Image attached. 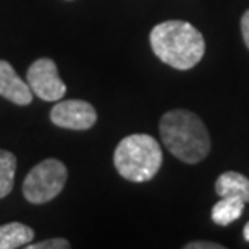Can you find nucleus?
I'll return each instance as SVG.
<instances>
[{
  "mask_svg": "<svg viewBox=\"0 0 249 249\" xmlns=\"http://www.w3.org/2000/svg\"><path fill=\"white\" fill-rule=\"evenodd\" d=\"M245 201L240 197H220L215 206L212 207V220L213 223L220 227H227L230 225L231 222L238 220L241 217L243 211H245Z\"/></svg>",
  "mask_w": 249,
  "mask_h": 249,
  "instance_id": "nucleus-10",
  "label": "nucleus"
},
{
  "mask_svg": "<svg viewBox=\"0 0 249 249\" xmlns=\"http://www.w3.org/2000/svg\"><path fill=\"white\" fill-rule=\"evenodd\" d=\"M34 240V230L19 222L0 225V249H17Z\"/></svg>",
  "mask_w": 249,
  "mask_h": 249,
  "instance_id": "nucleus-9",
  "label": "nucleus"
},
{
  "mask_svg": "<svg viewBox=\"0 0 249 249\" xmlns=\"http://www.w3.org/2000/svg\"><path fill=\"white\" fill-rule=\"evenodd\" d=\"M67 167L57 159H46L31 168L23 183V196L31 204H46L63 191Z\"/></svg>",
  "mask_w": 249,
  "mask_h": 249,
  "instance_id": "nucleus-4",
  "label": "nucleus"
},
{
  "mask_svg": "<svg viewBox=\"0 0 249 249\" xmlns=\"http://www.w3.org/2000/svg\"><path fill=\"white\" fill-rule=\"evenodd\" d=\"M215 193L220 197H240L249 202V180L238 172H225L217 178Z\"/></svg>",
  "mask_w": 249,
  "mask_h": 249,
  "instance_id": "nucleus-8",
  "label": "nucleus"
},
{
  "mask_svg": "<svg viewBox=\"0 0 249 249\" xmlns=\"http://www.w3.org/2000/svg\"><path fill=\"white\" fill-rule=\"evenodd\" d=\"M70 243L63 238H52V240L39 241L36 245H26V249H68Z\"/></svg>",
  "mask_w": 249,
  "mask_h": 249,
  "instance_id": "nucleus-12",
  "label": "nucleus"
},
{
  "mask_svg": "<svg viewBox=\"0 0 249 249\" xmlns=\"http://www.w3.org/2000/svg\"><path fill=\"white\" fill-rule=\"evenodd\" d=\"M186 249H223L225 246L218 245V243H211V241H194L185 246Z\"/></svg>",
  "mask_w": 249,
  "mask_h": 249,
  "instance_id": "nucleus-13",
  "label": "nucleus"
},
{
  "mask_svg": "<svg viewBox=\"0 0 249 249\" xmlns=\"http://www.w3.org/2000/svg\"><path fill=\"white\" fill-rule=\"evenodd\" d=\"M15 172H17V157L10 151L0 149V199L8 196L13 189Z\"/></svg>",
  "mask_w": 249,
  "mask_h": 249,
  "instance_id": "nucleus-11",
  "label": "nucleus"
},
{
  "mask_svg": "<svg viewBox=\"0 0 249 249\" xmlns=\"http://www.w3.org/2000/svg\"><path fill=\"white\" fill-rule=\"evenodd\" d=\"M241 33H243V41H245L246 47L249 49V10H246L241 18Z\"/></svg>",
  "mask_w": 249,
  "mask_h": 249,
  "instance_id": "nucleus-14",
  "label": "nucleus"
},
{
  "mask_svg": "<svg viewBox=\"0 0 249 249\" xmlns=\"http://www.w3.org/2000/svg\"><path fill=\"white\" fill-rule=\"evenodd\" d=\"M51 122L55 126L65 129H76L84 131L94 126L97 122V112L91 104L79 99L57 102L51 110Z\"/></svg>",
  "mask_w": 249,
  "mask_h": 249,
  "instance_id": "nucleus-6",
  "label": "nucleus"
},
{
  "mask_svg": "<svg viewBox=\"0 0 249 249\" xmlns=\"http://www.w3.org/2000/svg\"><path fill=\"white\" fill-rule=\"evenodd\" d=\"M0 96L17 106H29L33 102V91L28 83L18 76L7 60H0Z\"/></svg>",
  "mask_w": 249,
  "mask_h": 249,
  "instance_id": "nucleus-7",
  "label": "nucleus"
},
{
  "mask_svg": "<svg viewBox=\"0 0 249 249\" xmlns=\"http://www.w3.org/2000/svg\"><path fill=\"white\" fill-rule=\"evenodd\" d=\"M162 160V149L157 139L141 133L123 138L113 152L117 172L133 183L152 180L160 170Z\"/></svg>",
  "mask_w": 249,
  "mask_h": 249,
  "instance_id": "nucleus-3",
  "label": "nucleus"
},
{
  "mask_svg": "<svg viewBox=\"0 0 249 249\" xmlns=\"http://www.w3.org/2000/svg\"><path fill=\"white\" fill-rule=\"evenodd\" d=\"M28 86L39 99L53 102L63 99L67 86L58 76V68L51 58H39L33 62L26 73Z\"/></svg>",
  "mask_w": 249,
  "mask_h": 249,
  "instance_id": "nucleus-5",
  "label": "nucleus"
},
{
  "mask_svg": "<svg viewBox=\"0 0 249 249\" xmlns=\"http://www.w3.org/2000/svg\"><path fill=\"white\" fill-rule=\"evenodd\" d=\"M243 236H245V240L249 243V222L245 225V230H243Z\"/></svg>",
  "mask_w": 249,
  "mask_h": 249,
  "instance_id": "nucleus-15",
  "label": "nucleus"
},
{
  "mask_svg": "<svg viewBox=\"0 0 249 249\" xmlns=\"http://www.w3.org/2000/svg\"><path fill=\"white\" fill-rule=\"evenodd\" d=\"M151 47L163 63L177 70H191L202 60L206 41L202 34L188 21L170 19L152 28Z\"/></svg>",
  "mask_w": 249,
  "mask_h": 249,
  "instance_id": "nucleus-1",
  "label": "nucleus"
},
{
  "mask_svg": "<svg viewBox=\"0 0 249 249\" xmlns=\"http://www.w3.org/2000/svg\"><path fill=\"white\" fill-rule=\"evenodd\" d=\"M159 131L165 147L185 163H197L211 151V138L196 113L177 108L160 118Z\"/></svg>",
  "mask_w": 249,
  "mask_h": 249,
  "instance_id": "nucleus-2",
  "label": "nucleus"
}]
</instances>
